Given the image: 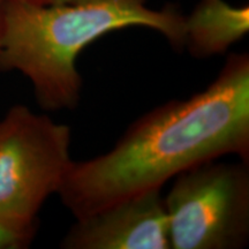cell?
Here are the masks:
<instances>
[{
  "label": "cell",
  "mask_w": 249,
  "mask_h": 249,
  "mask_svg": "<svg viewBox=\"0 0 249 249\" xmlns=\"http://www.w3.org/2000/svg\"><path fill=\"white\" fill-rule=\"evenodd\" d=\"M226 155L249 160V55L244 52L230 54L204 90L139 118L107 154L73 161L58 194L81 218Z\"/></svg>",
  "instance_id": "6da1fadb"
},
{
  "label": "cell",
  "mask_w": 249,
  "mask_h": 249,
  "mask_svg": "<svg viewBox=\"0 0 249 249\" xmlns=\"http://www.w3.org/2000/svg\"><path fill=\"white\" fill-rule=\"evenodd\" d=\"M128 27L150 28L172 48H185V15L173 6L152 9L147 0H2L0 71L22 73L44 110H71L81 97L80 52L105 34Z\"/></svg>",
  "instance_id": "7a4b0ae2"
},
{
  "label": "cell",
  "mask_w": 249,
  "mask_h": 249,
  "mask_svg": "<svg viewBox=\"0 0 249 249\" xmlns=\"http://www.w3.org/2000/svg\"><path fill=\"white\" fill-rule=\"evenodd\" d=\"M71 128L26 105L0 120V223L35 235L40 208L58 194L73 160Z\"/></svg>",
  "instance_id": "3957f363"
},
{
  "label": "cell",
  "mask_w": 249,
  "mask_h": 249,
  "mask_svg": "<svg viewBox=\"0 0 249 249\" xmlns=\"http://www.w3.org/2000/svg\"><path fill=\"white\" fill-rule=\"evenodd\" d=\"M218 160L174 177L164 197L171 249H239L247 245L248 161Z\"/></svg>",
  "instance_id": "277c9868"
},
{
  "label": "cell",
  "mask_w": 249,
  "mask_h": 249,
  "mask_svg": "<svg viewBox=\"0 0 249 249\" xmlns=\"http://www.w3.org/2000/svg\"><path fill=\"white\" fill-rule=\"evenodd\" d=\"M64 249H171L161 188L150 189L76 218Z\"/></svg>",
  "instance_id": "5b68a950"
},
{
  "label": "cell",
  "mask_w": 249,
  "mask_h": 249,
  "mask_svg": "<svg viewBox=\"0 0 249 249\" xmlns=\"http://www.w3.org/2000/svg\"><path fill=\"white\" fill-rule=\"evenodd\" d=\"M249 30V7L224 0H200L185 17V48L195 58L223 54Z\"/></svg>",
  "instance_id": "8992f818"
},
{
  "label": "cell",
  "mask_w": 249,
  "mask_h": 249,
  "mask_svg": "<svg viewBox=\"0 0 249 249\" xmlns=\"http://www.w3.org/2000/svg\"><path fill=\"white\" fill-rule=\"evenodd\" d=\"M33 235L21 233L0 223V249H20L30 244Z\"/></svg>",
  "instance_id": "52a82bcc"
},
{
  "label": "cell",
  "mask_w": 249,
  "mask_h": 249,
  "mask_svg": "<svg viewBox=\"0 0 249 249\" xmlns=\"http://www.w3.org/2000/svg\"><path fill=\"white\" fill-rule=\"evenodd\" d=\"M31 1L40 2V4H66V2H77L83 0H31Z\"/></svg>",
  "instance_id": "ba28073f"
},
{
  "label": "cell",
  "mask_w": 249,
  "mask_h": 249,
  "mask_svg": "<svg viewBox=\"0 0 249 249\" xmlns=\"http://www.w3.org/2000/svg\"><path fill=\"white\" fill-rule=\"evenodd\" d=\"M2 36V0H0V43Z\"/></svg>",
  "instance_id": "9c48e42d"
}]
</instances>
